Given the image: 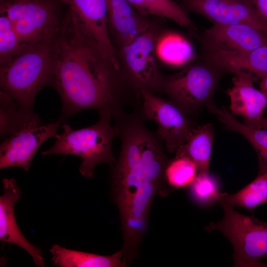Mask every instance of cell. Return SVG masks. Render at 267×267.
<instances>
[{
	"instance_id": "7a4b0ae2",
	"label": "cell",
	"mask_w": 267,
	"mask_h": 267,
	"mask_svg": "<svg viewBox=\"0 0 267 267\" xmlns=\"http://www.w3.org/2000/svg\"><path fill=\"white\" fill-rule=\"evenodd\" d=\"M59 32L0 64V91L26 111L33 112L37 93L50 83L56 65Z\"/></svg>"
},
{
	"instance_id": "8fae6325",
	"label": "cell",
	"mask_w": 267,
	"mask_h": 267,
	"mask_svg": "<svg viewBox=\"0 0 267 267\" xmlns=\"http://www.w3.org/2000/svg\"><path fill=\"white\" fill-rule=\"evenodd\" d=\"M158 187L144 181L126 210L120 215L123 234V262L128 265L138 257V247L147 227L149 211Z\"/></svg>"
},
{
	"instance_id": "6da1fadb",
	"label": "cell",
	"mask_w": 267,
	"mask_h": 267,
	"mask_svg": "<svg viewBox=\"0 0 267 267\" xmlns=\"http://www.w3.org/2000/svg\"><path fill=\"white\" fill-rule=\"evenodd\" d=\"M49 84L61 98L59 119L64 123L88 109L109 114L116 120L127 113L125 106L137 108L141 103L103 49L69 10L58 34Z\"/></svg>"
},
{
	"instance_id": "9c48e42d",
	"label": "cell",
	"mask_w": 267,
	"mask_h": 267,
	"mask_svg": "<svg viewBox=\"0 0 267 267\" xmlns=\"http://www.w3.org/2000/svg\"><path fill=\"white\" fill-rule=\"evenodd\" d=\"M187 11L213 23L247 24L267 34V22L246 0H177Z\"/></svg>"
},
{
	"instance_id": "f1b7e54d",
	"label": "cell",
	"mask_w": 267,
	"mask_h": 267,
	"mask_svg": "<svg viewBox=\"0 0 267 267\" xmlns=\"http://www.w3.org/2000/svg\"><path fill=\"white\" fill-rule=\"evenodd\" d=\"M258 156L259 165L258 175L267 173V151L258 154Z\"/></svg>"
},
{
	"instance_id": "5b68a950",
	"label": "cell",
	"mask_w": 267,
	"mask_h": 267,
	"mask_svg": "<svg viewBox=\"0 0 267 267\" xmlns=\"http://www.w3.org/2000/svg\"><path fill=\"white\" fill-rule=\"evenodd\" d=\"M224 71L203 59L191 61L177 72L164 76L162 91L187 114H192L211 104Z\"/></svg>"
},
{
	"instance_id": "277c9868",
	"label": "cell",
	"mask_w": 267,
	"mask_h": 267,
	"mask_svg": "<svg viewBox=\"0 0 267 267\" xmlns=\"http://www.w3.org/2000/svg\"><path fill=\"white\" fill-rule=\"evenodd\" d=\"M160 33V26L153 21L147 30L117 50L121 74L141 98L143 90L162 91L165 75L159 69L156 53Z\"/></svg>"
},
{
	"instance_id": "3957f363",
	"label": "cell",
	"mask_w": 267,
	"mask_h": 267,
	"mask_svg": "<svg viewBox=\"0 0 267 267\" xmlns=\"http://www.w3.org/2000/svg\"><path fill=\"white\" fill-rule=\"evenodd\" d=\"M99 116V121L95 124L80 129H72L64 123L63 132L54 136L55 143L42 154L74 155L81 157L80 173L89 179L93 177L97 165L105 163L111 167L117 161L112 144L114 137L119 135V130L116 124L111 125L110 114L103 113Z\"/></svg>"
},
{
	"instance_id": "7c38bea8",
	"label": "cell",
	"mask_w": 267,
	"mask_h": 267,
	"mask_svg": "<svg viewBox=\"0 0 267 267\" xmlns=\"http://www.w3.org/2000/svg\"><path fill=\"white\" fill-rule=\"evenodd\" d=\"M193 34L203 49L240 52L267 45V34L247 24L213 23L201 33Z\"/></svg>"
},
{
	"instance_id": "4dcf8cb0",
	"label": "cell",
	"mask_w": 267,
	"mask_h": 267,
	"mask_svg": "<svg viewBox=\"0 0 267 267\" xmlns=\"http://www.w3.org/2000/svg\"><path fill=\"white\" fill-rule=\"evenodd\" d=\"M260 80L259 84L260 90L265 96L267 101V76L264 77Z\"/></svg>"
},
{
	"instance_id": "52a82bcc",
	"label": "cell",
	"mask_w": 267,
	"mask_h": 267,
	"mask_svg": "<svg viewBox=\"0 0 267 267\" xmlns=\"http://www.w3.org/2000/svg\"><path fill=\"white\" fill-rule=\"evenodd\" d=\"M61 0H0V14L11 21L26 46L58 33Z\"/></svg>"
},
{
	"instance_id": "484cf974",
	"label": "cell",
	"mask_w": 267,
	"mask_h": 267,
	"mask_svg": "<svg viewBox=\"0 0 267 267\" xmlns=\"http://www.w3.org/2000/svg\"><path fill=\"white\" fill-rule=\"evenodd\" d=\"M27 47L10 20L0 14V64L10 60Z\"/></svg>"
},
{
	"instance_id": "ffe728a7",
	"label": "cell",
	"mask_w": 267,
	"mask_h": 267,
	"mask_svg": "<svg viewBox=\"0 0 267 267\" xmlns=\"http://www.w3.org/2000/svg\"><path fill=\"white\" fill-rule=\"evenodd\" d=\"M0 137L10 135L25 128L41 125V120L33 112L21 108L7 94L0 91Z\"/></svg>"
},
{
	"instance_id": "44dd1931",
	"label": "cell",
	"mask_w": 267,
	"mask_h": 267,
	"mask_svg": "<svg viewBox=\"0 0 267 267\" xmlns=\"http://www.w3.org/2000/svg\"><path fill=\"white\" fill-rule=\"evenodd\" d=\"M141 14L167 18L192 32L193 23L187 12L177 1L174 0H127Z\"/></svg>"
},
{
	"instance_id": "83f0119b",
	"label": "cell",
	"mask_w": 267,
	"mask_h": 267,
	"mask_svg": "<svg viewBox=\"0 0 267 267\" xmlns=\"http://www.w3.org/2000/svg\"><path fill=\"white\" fill-rule=\"evenodd\" d=\"M256 9L259 14L267 22V0H246Z\"/></svg>"
},
{
	"instance_id": "cb8c5ba5",
	"label": "cell",
	"mask_w": 267,
	"mask_h": 267,
	"mask_svg": "<svg viewBox=\"0 0 267 267\" xmlns=\"http://www.w3.org/2000/svg\"><path fill=\"white\" fill-rule=\"evenodd\" d=\"M192 50L186 41L171 33H160L156 44L157 57L166 63L178 65L190 60Z\"/></svg>"
},
{
	"instance_id": "30bf717a",
	"label": "cell",
	"mask_w": 267,
	"mask_h": 267,
	"mask_svg": "<svg viewBox=\"0 0 267 267\" xmlns=\"http://www.w3.org/2000/svg\"><path fill=\"white\" fill-rule=\"evenodd\" d=\"M62 122L25 128L5 138L0 146V168L16 167L29 170L37 150L47 139L54 136Z\"/></svg>"
},
{
	"instance_id": "8992f818",
	"label": "cell",
	"mask_w": 267,
	"mask_h": 267,
	"mask_svg": "<svg viewBox=\"0 0 267 267\" xmlns=\"http://www.w3.org/2000/svg\"><path fill=\"white\" fill-rule=\"evenodd\" d=\"M224 211L223 218L211 222L206 230L221 231L233 248L234 267H264L260 260L267 257V222L234 210L233 207L219 201Z\"/></svg>"
},
{
	"instance_id": "ac0fdd59",
	"label": "cell",
	"mask_w": 267,
	"mask_h": 267,
	"mask_svg": "<svg viewBox=\"0 0 267 267\" xmlns=\"http://www.w3.org/2000/svg\"><path fill=\"white\" fill-rule=\"evenodd\" d=\"M53 264L60 267H123L124 252L121 249L109 256H103L66 248L54 244L49 249Z\"/></svg>"
},
{
	"instance_id": "2e32d148",
	"label": "cell",
	"mask_w": 267,
	"mask_h": 267,
	"mask_svg": "<svg viewBox=\"0 0 267 267\" xmlns=\"http://www.w3.org/2000/svg\"><path fill=\"white\" fill-rule=\"evenodd\" d=\"M201 58L253 82L267 76V45L240 52L203 49Z\"/></svg>"
},
{
	"instance_id": "7402d4cb",
	"label": "cell",
	"mask_w": 267,
	"mask_h": 267,
	"mask_svg": "<svg viewBox=\"0 0 267 267\" xmlns=\"http://www.w3.org/2000/svg\"><path fill=\"white\" fill-rule=\"evenodd\" d=\"M218 201L253 211L257 206L267 203V173L258 175L253 181L235 194L220 192Z\"/></svg>"
},
{
	"instance_id": "9a60e30c",
	"label": "cell",
	"mask_w": 267,
	"mask_h": 267,
	"mask_svg": "<svg viewBox=\"0 0 267 267\" xmlns=\"http://www.w3.org/2000/svg\"><path fill=\"white\" fill-rule=\"evenodd\" d=\"M108 29L116 51L147 30L153 20L127 0H107Z\"/></svg>"
},
{
	"instance_id": "d6986e66",
	"label": "cell",
	"mask_w": 267,
	"mask_h": 267,
	"mask_svg": "<svg viewBox=\"0 0 267 267\" xmlns=\"http://www.w3.org/2000/svg\"><path fill=\"white\" fill-rule=\"evenodd\" d=\"M214 137L213 126L210 123L196 126L186 142L176 152V156H185L196 165L200 174H209Z\"/></svg>"
},
{
	"instance_id": "ba28073f",
	"label": "cell",
	"mask_w": 267,
	"mask_h": 267,
	"mask_svg": "<svg viewBox=\"0 0 267 267\" xmlns=\"http://www.w3.org/2000/svg\"><path fill=\"white\" fill-rule=\"evenodd\" d=\"M141 114L145 121L158 125L156 132L165 142L167 151L176 153L187 141L196 127L181 108L171 100H166L151 92L141 93Z\"/></svg>"
},
{
	"instance_id": "5bb4252c",
	"label": "cell",
	"mask_w": 267,
	"mask_h": 267,
	"mask_svg": "<svg viewBox=\"0 0 267 267\" xmlns=\"http://www.w3.org/2000/svg\"><path fill=\"white\" fill-rule=\"evenodd\" d=\"M3 193L0 196V240L14 244L26 251L32 258L36 266L45 267L42 251L31 244L20 231L16 221L14 206L22 193L13 178L2 180Z\"/></svg>"
},
{
	"instance_id": "4316f807",
	"label": "cell",
	"mask_w": 267,
	"mask_h": 267,
	"mask_svg": "<svg viewBox=\"0 0 267 267\" xmlns=\"http://www.w3.org/2000/svg\"><path fill=\"white\" fill-rule=\"evenodd\" d=\"M193 198L200 203L218 201L219 192L216 179L209 174L198 173L190 185Z\"/></svg>"
},
{
	"instance_id": "f546056e",
	"label": "cell",
	"mask_w": 267,
	"mask_h": 267,
	"mask_svg": "<svg viewBox=\"0 0 267 267\" xmlns=\"http://www.w3.org/2000/svg\"><path fill=\"white\" fill-rule=\"evenodd\" d=\"M247 125L256 129H264L267 130V117H263L259 121L252 123Z\"/></svg>"
},
{
	"instance_id": "d4e9b609",
	"label": "cell",
	"mask_w": 267,
	"mask_h": 267,
	"mask_svg": "<svg viewBox=\"0 0 267 267\" xmlns=\"http://www.w3.org/2000/svg\"><path fill=\"white\" fill-rule=\"evenodd\" d=\"M198 172L196 164L185 156H175L169 161L165 171L166 182L177 188L190 186Z\"/></svg>"
},
{
	"instance_id": "e0dca14e",
	"label": "cell",
	"mask_w": 267,
	"mask_h": 267,
	"mask_svg": "<svg viewBox=\"0 0 267 267\" xmlns=\"http://www.w3.org/2000/svg\"><path fill=\"white\" fill-rule=\"evenodd\" d=\"M233 86L227 92L232 113L242 116L244 124L248 125L260 120L267 101L263 93L254 88L251 79L234 75Z\"/></svg>"
},
{
	"instance_id": "603a6c76",
	"label": "cell",
	"mask_w": 267,
	"mask_h": 267,
	"mask_svg": "<svg viewBox=\"0 0 267 267\" xmlns=\"http://www.w3.org/2000/svg\"><path fill=\"white\" fill-rule=\"evenodd\" d=\"M207 107L209 111L216 115L226 128L239 133L246 138L257 155L267 151V130L256 129L241 123L226 110L217 108L212 104Z\"/></svg>"
},
{
	"instance_id": "4fadbf2b",
	"label": "cell",
	"mask_w": 267,
	"mask_h": 267,
	"mask_svg": "<svg viewBox=\"0 0 267 267\" xmlns=\"http://www.w3.org/2000/svg\"><path fill=\"white\" fill-rule=\"evenodd\" d=\"M79 23L99 44L115 67L120 70L117 51L108 29L107 0H61Z\"/></svg>"
}]
</instances>
